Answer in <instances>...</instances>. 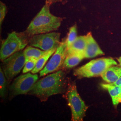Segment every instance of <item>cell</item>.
Wrapping results in <instances>:
<instances>
[{
  "label": "cell",
  "mask_w": 121,
  "mask_h": 121,
  "mask_svg": "<svg viewBox=\"0 0 121 121\" xmlns=\"http://www.w3.org/2000/svg\"><path fill=\"white\" fill-rule=\"evenodd\" d=\"M67 86L66 73L60 69L38 80L28 94L35 96L43 102L51 95L65 93Z\"/></svg>",
  "instance_id": "cell-1"
},
{
  "label": "cell",
  "mask_w": 121,
  "mask_h": 121,
  "mask_svg": "<svg viewBox=\"0 0 121 121\" xmlns=\"http://www.w3.org/2000/svg\"><path fill=\"white\" fill-rule=\"evenodd\" d=\"M50 6L45 3L31 21L25 31L29 36L52 32L60 26L63 18L52 14L50 11Z\"/></svg>",
  "instance_id": "cell-2"
},
{
  "label": "cell",
  "mask_w": 121,
  "mask_h": 121,
  "mask_svg": "<svg viewBox=\"0 0 121 121\" xmlns=\"http://www.w3.org/2000/svg\"><path fill=\"white\" fill-rule=\"evenodd\" d=\"M117 65V62L111 57L100 58L91 60L86 64L75 69L73 74L78 78L101 76L108 67Z\"/></svg>",
  "instance_id": "cell-3"
},
{
  "label": "cell",
  "mask_w": 121,
  "mask_h": 121,
  "mask_svg": "<svg viewBox=\"0 0 121 121\" xmlns=\"http://www.w3.org/2000/svg\"><path fill=\"white\" fill-rule=\"evenodd\" d=\"M30 38L25 31L21 32L13 31L9 33L1 45L0 60L3 61L13 53L22 50L28 44Z\"/></svg>",
  "instance_id": "cell-4"
},
{
  "label": "cell",
  "mask_w": 121,
  "mask_h": 121,
  "mask_svg": "<svg viewBox=\"0 0 121 121\" xmlns=\"http://www.w3.org/2000/svg\"><path fill=\"white\" fill-rule=\"evenodd\" d=\"M66 99L67 104L71 111V121H83L88 107L86 105L78 93L75 82L68 83Z\"/></svg>",
  "instance_id": "cell-5"
},
{
  "label": "cell",
  "mask_w": 121,
  "mask_h": 121,
  "mask_svg": "<svg viewBox=\"0 0 121 121\" xmlns=\"http://www.w3.org/2000/svg\"><path fill=\"white\" fill-rule=\"evenodd\" d=\"M38 79L37 74L29 72L17 77L9 86V99L19 95L28 94Z\"/></svg>",
  "instance_id": "cell-6"
},
{
  "label": "cell",
  "mask_w": 121,
  "mask_h": 121,
  "mask_svg": "<svg viewBox=\"0 0 121 121\" xmlns=\"http://www.w3.org/2000/svg\"><path fill=\"white\" fill-rule=\"evenodd\" d=\"M2 69L9 84L13 78L23 69L26 58L23 51L21 50L13 53L2 61Z\"/></svg>",
  "instance_id": "cell-7"
},
{
  "label": "cell",
  "mask_w": 121,
  "mask_h": 121,
  "mask_svg": "<svg viewBox=\"0 0 121 121\" xmlns=\"http://www.w3.org/2000/svg\"><path fill=\"white\" fill-rule=\"evenodd\" d=\"M67 55V46L66 38H65L62 39L47 64L39 72V76H43L61 69Z\"/></svg>",
  "instance_id": "cell-8"
},
{
  "label": "cell",
  "mask_w": 121,
  "mask_h": 121,
  "mask_svg": "<svg viewBox=\"0 0 121 121\" xmlns=\"http://www.w3.org/2000/svg\"><path fill=\"white\" fill-rule=\"evenodd\" d=\"M60 33L54 31L34 35L30 37L28 44L39 48L42 50L48 51L59 45Z\"/></svg>",
  "instance_id": "cell-9"
},
{
  "label": "cell",
  "mask_w": 121,
  "mask_h": 121,
  "mask_svg": "<svg viewBox=\"0 0 121 121\" xmlns=\"http://www.w3.org/2000/svg\"><path fill=\"white\" fill-rule=\"evenodd\" d=\"M86 36V46L84 52L85 58H91L99 55H104V53L93 38L91 32L88 33Z\"/></svg>",
  "instance_id": "cell-10"
},
{
  "label": "cell",
  "mask_w": 121,
  "mask_h": 121,
  "mask_svg": "<svg viewBox=\"0 0 121 121\" xmlns=\"http://www.w3.org/2000/svg\"><path fill=\"white\" fill-rule=\"evenodd\" d=\"M121 76V67L112 65L106 69L101 75L106 82L110 83L115 82Z\"/></svg>",
  "instance_id": "cell-11"
},
{
  "label": "cell",
  "mask_w": 121,
  "mask_h": 121,
  "mask_svg": "<svg viewBox=\"0 0 121 121\" xmlns=\"http://www.w3.org/2000/svg\"><path fill=\"white\" fill-rule=\"evenodd\" d=\"M84 58H85L84 53L78 52L67 53L61 69H68L73 68L77 66Z\"/></svg>",
  "instance_id": "cell-12"
},
{
  "label": "cell",
  "mask_w": 121,
  "mask_h": 121,
  "mask_svg": "<svg viewBox=\"0 0 121 121\" xmlns=\"http://www.w3.org/2000/svg\"><path fill=\"white\" fill-rule=\"evenodd\" d=\"M101 86L108 91L112 99V104L116 107L121 103V87L112 85L110 83H101Z\"/></svg>",
  "instance_id": "cell-13"
},
{
  "label": "cell",
  "mask_w": 121,
  "mask_h": 121,
  "mask_svg": "<svg viewBox=\"0 0 121 121\" xmlns=\"http://www.w3.org/2000/svg\"><path fill=\"white\" fill-rule=\"evenodd\" d=\"M86 46V35L79 36L69 48H67V53L78 52L84 54Z\"/></svg>",
  "instance_id": "cell-14"
},
{
  "label": "cell",
  "mask_w": 121,
  "mask_h": 121,
  "mask_svg": "<svg viewBox=\"0 0 121 121\" xmlns=\"http://www.w3.org/2000/svg\"><path fill=\"white\" fill-rule=\"evenodd\" d=\"M48 51L40 50L38 48H35L34 46L29 45L24 50L23 53L26 60L31 57H33L38 60L40 57L46 54Z\"/></svg>",
  "instance_id": "cell-15"
},
{
  "label": "cell",
  "mask_w": 121,
  "mask_h": 121,
  "mask_svg": "<svg viewBox=\"0 0 121 121\" xmlns=\"http://www.w3.org/2000/svg\"><path fill=\"white\" fill-rule=\"evenodd\" d=\"M57 48H54L49 50L46 54L40 57L37 60L36 65L34 69L31 71V73L33 74L39 72L43 68V67L47 62L50 57L53 55L56 50Z\"/></svg>",
  "instance_id": "cell-16"
},
{
  "label": "cell",
  "mask_w": 121,
  "mask_h": 121,
  "mask_svg": "<svg viewBox=\"0 0 121 121\" xmlns=\"http://www.w3.org/2000/svg\"><path fill=\"white\" fill-rule=\"evenodd\" d=\"M8 82L7 79L4 75L3 71L1 68L0 67V96L3 100H5L7 98L8 91L7 86Z\"/></svg>",
  "instance_id": "cell-17"
},
{
  "label": "cell",
  "mask_w": 121,
  "mask_h": 121,
  "mask_svg": "<svg viewBox=\"0 0 121 121\" xmlns=\"http://www.w3.org/2000/svg\"><path fill=\"white\" fill-rule=\"evenodd\" d=\"M77 37V25L76 24H75L69 28L67 36L66 37L67 48H69L70 46L73 43Z\"/></svg>",
  "instance_id": "cell-18"
},
{
  "label": "cell",
  "mask_w": 121,
  "mask_h": 121,
  "mask_svg": "<svg viewBox=\"0 0 121 121\" xmlns=\"http://www.w3.org/2000/svg\"><path fill=\"white\" fill-rule=\"evenodd\" d=\"M38 60L33 57H31L26 60L25 65L22 69L23 73H26L31 71L36 65Z\"/></svg>",
  "instance_id": "cell-19"
},
{
  "label": "cell",
  "mask_w": 121,
  "mask_h": 121,
  "mask_svg": "<svg viewBox=\"0 0 121 121\" xmlns=\"http://www.w3.org/2000/svg\"><path fill=\"white\" fill-rule=\"evenodd\" d=\"M7 7L5 4L2 2H0V26L3 22L7 13Z\"/></svg>",
  "instance_id": "cell-20"
},
{
  "label": "cell",
  "mask_w": 121,
  "mask_h": 121,
  "mask_svg": "<svg viewBox=\"0 0 121 121\" xmlns=\"http://www.w3.org/2000/svg\"><path fill=\"white\" fill-rule=\"evenodd\" d=\"M110 84H111L112 85H113L121 87V76L117 80V81H116L115 82H112V83H110Z\"/></svg>",
  "instance_id": "cell-21"
},
{
  "label": "cell",
  "mask_w": 121,
  "mask_h": 121,
  "mask_svg": "<svg viewBox=\"0 0 121 121\" xmlns=\"http://www.w3.org/2000/svg\"><path fill=\"white\" fill-rule=\"evenodd\" d=\"M60 0H46V2H45V3L49 5H51V4H53L54 3L60 1Z\"/></svg>",
  "instance_id": "cell-22"
},
{
  "label": "cell",
  "mask_w": 121,
  "mask_h": 121,
  "mask_svg": "<svg viewBox=\"0 0 121 121\" xmlns=\"http://www.w3.org/2000/svg\"><path fill=\"white\" fill-rule=\"evenodd\" d=\"M117 60H118L119 64V65L121 67V56L119 57V58H117Z\"/></svg>",
  "instance_id": "cell-23"
}]
</instances>
